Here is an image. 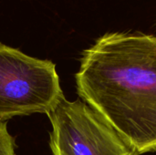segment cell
Listing matches in <instances>:
<instances>
[{"mask_svg": "<svg viewBox=\"0 0 156 155\" xmlns=\"http://www.w3.org/2000/svg\"><path fill=\"white\" fill-rule=\"evenodd\" d=\"M77 93L133 149L156 152V36L109 32L86 48Z\"/></svg>", "mask_w": 156, "mask_h": 155, "instance_id": "1", "label": "cell"}, {"mask_svg": "<svg viewBox=\"0 0 156 155\" xmlns=\"http://www.w3.org/2000/svg\"><path fill=\"white\" fill-rule=\"evenodd\" d=\"M56 65L0 43V122L48 114L64 98Z\"/></svg>", "mask_w": 156, "mask_h": 155, "instance_id": "2", "label": "cell"}, {"mask_svg": "<svg viewBox=\"0 0 156 155\" xmlns=\"http://www.w3.org/2000/svg\"><path fill=\"white\" fill-rule=\"evenodd\" d=\"M52 155H136L123 138L87 103L65 97L48 114Z\"/></svg>", "mask_w": 156, "mask_h": 155, "instance_id": "3", "label": "cell"}, {"mask_svg": "<svg viewBox=\"0 0 156 155\" xmlns=\"http://www.w3.org/2000/svg\"><path fill=\"white\" fill-rule=\"evenodd\" d=\"M15 147V139L8 132L6 123L0 122V155H16Z\"/></svg>", "mask_w": 156, "mask_h": 155, "instance_id": "4", "label": "cell"}]
</instances>
